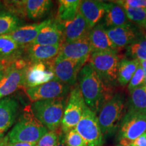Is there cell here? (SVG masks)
I'll return each mask as SVG.
<instances>
[{
	"label": "cell",
	"instance_id": "cell-37",
	"mask_svg": "<svg viewBox=\"0 0 146 146\" xmlns=\"http://www.w3.org/2000/svg\"><path fill=\"white\" fill-rule=\"evenodd\" d=\"M36 143H27V142H14L10 143L8 142L9 146H35Z\"/></svg>",
	"mask_w": 146,
	"mask_h": 146
},
{
	"label": "cell",
	"instance_id": "cell-16",
	"mask_svg": "<svg viewBox=\"0 0 146 146\" xmlns=\"http://www.w3.org/2000/svg\"><path fill=\"white\" fill-rule=\"evenodd\" d=\"M60 45H43L31 44L23 46L27 59L31 63L47 62L54 60L58 55Z\"/></svg>",
	"mask_w": 146,
	"mask_h": 146
},
{
	"label": "cell",
	"instance_id": "cell-28",
	"mask_svg": "<svg viewBox=\"0 0 146 146\" xmlns=\"http://www.w3.org/2000/svg\"><path fill=\"white\" fill-rule=\"evenodd\" d=\"M21 23V19L16 16L5 11L1 12L0 13V36L12 33L20 27Z\"/></svg>",
	"mask_w": 146,
	"mask_h": 146
},
{
	"label": "cell",
	"instance_id": "cell-34",
	"mask_svg": "<svg viewBox=\"0 0 146 146\" xmlns=\"http://www.w3.org/2000/svg\"><path fill=\"white\" fill-rule=\"evenodd\" d=\"M59 135L56 131H48L36 143L35 146H57Z\"/></svg>",
	"mask_w": 146,
	"mask_h": 146
},
{
	"label": "cell",
	"instance_id": "cell-45",
	"mask_svg": "<svg viewBox=\"0 0 146 146\" xmlns=\"http://www.w3.org/2000/svg\"><path fill=\"white\" fill-rule=\"evenodd\" d=\"M1 96H0V101H1Z\"/></svg>",
	"mask_w": 146,
	"mask_h": 146
},
{
	"label": "cell",
	"instance_id": "cell-9",
	"mask_svg": "<svg viewBox=\"0 0 146 146\" xmlns=\"http://www.w3.org/2000/svg\"><path fill=\"white\" fill-rule=\"evenodd\" d=\"M88 146H102L103 134L98 123V116L86 105L81 120L75 128Z\"/></svg>",
	"mask_w": 146,
	"mask_h": 146
},
{
	"label": "cell",
	"instance_id": "cell-44",
	"mask_svg": "<svg viewBox=\"0 0 146 146\" xmlns=\"http://www.w3.org/2000/svg\"><path fill=\"white\" fill-rule=\"evenodd\" d=\"M1 137H3V135L0 134V138H1Z\"/></svg>",
	"mask_w": 146,
	"mask_h": 146
},
{
	"label": "cell",
	"instance_id": "cell-19",
	"mask_svg": "<svg viewBox=\"0 0 146 146\" xmlns=\"http://www.w3.org/2000/svg\"><path fill=\"white\" fill-rule=\"evenodd\" d=\"M51 21L48 19L41 23L22 25L8 35L22 46L31 44L35 40L41 29Z\"/></svg>",
	"mask_w": 146,
	"mask_h": 146
},
{
	"label": "cell",
	"instance_id": "cell-35",
	"mask_svg": "<svg viewBox=\"0 0 146 146\" xmlns=\"http://www.w3.org/2000/svg\"><path fill=\"white\" fill-rule=\"evenodd\" d=\"M115 2L125 5L133 8L146 9V0H126V1H116Z\"/></svg>",
	"mask_w": 146,
	"mask_h": 146
},
{
	"label": "cell",
	"instance_id": "cell-12",
	"mask_svg": "<svg viewBox=\"0 0 146 146\" xmlns=\"http://www.w3.org/2000/svg\"><path fill=\"white\" fill-rule=\"evenodd\" d=\"M51 61L31 63L25 70L23 86L25 89H28L55 79L54 73L51 67Z\"/></svg>",
	"mask_w": 146,
	"mask_h": 146
},
{
	"label": "cell",
	"instance_id": "cell-11",
	"mask_svg": "<svg viewBox=\"0 0 146 146\" xmlns=\"http://www.w3.org/2000/svg\"><path fill=\"white\" fill-rule=\"evenodd\" d=\"M70 89V86L55 78L39 86L26 89V94L31 101L35 102L40 100L64 98Z\"/></svg>",
	"mask_w": 146,
	"mask_h": 146
},
{
	"label": "cell",
	"instance_id": "cell-33",
	"mask_svg": "<svg viewBox=\"0 0 146 146\" xmlns=\"http://www.w3.org/2000/svg\"><path fill=\"white\" fill-rule=\"evenodd\" d=\"M65 141L68 146H88L75 129L66 133Z\"/></svg>",
	"mask_w": 146,
	"mask_h": 146
},
{
	"label": "cell",
	"instance_id": "cell-22",
	"mask_svg": "<svg viewBox=\"0 0 146 146\" xmlns=\"http://www.w3.org/2000/svg\"><path fill=\"white\" fill-rule=\"evenodd\" d=\"M23 46L10 36H0V62L5 66L21 56Z\"/></svg>",
	"mask_w": 146,
	"mask_h": 146
},
{
	"label": "cell",
	"instance_id": "cell-8",
	"mask_svg": "<svg viewBox=\"0 0 146 146\" xmlns=\"http://www.w3.org/2000/svg\"><path fill=\"white\" fill-rule=\"evenodd\" d=\"M86 105L77 83L71 89L64 111L62 120V130L64 133L74 129L81 120L83 110Z\"/></svg>",
	"mask_w": 146,
	"mask_h": 146
},
{
	"label": "cell",
	"instance_id": "cell-27",
	"mask_svg": "<svg viewBox=\"0 0 146 146\" xmlns=\"http://www.w3.org/2000/svg\"><path fill=\"white\" fill-rule=\"evenodd\" d=\"M128 111L146 113V87L141 86L130 91Z\"/></svg>",
	"mask_w": 146,
	"mask_h": 146
},
{
	"label": "cell",
	"instance_id": "cell-26",
	"mask_svg": "<svg viewBox=\"0 0 146 146\" xmlns=\"http://www.w3.org/2000/svg\"><path fill=\"white\" fill-rule=\"evenodd\" d=\"M52 1L49 0H27V16L32 20L43 17L52 7Z\"/></svg>",
	"mask_w": 146,
	"mask_h": 146
},
{
	"label": "cell",
	"instance_id": "cell-29",
	"mask_svg": "<svg viewBox=\"0 0 146 146\" xmlns=\"http://www.w3.org/2000/svg\"><path fill=\"white\" fill-rule=\"evenodd\" d=\"M127 54L133 60H146V38L139 37L127 47Z\"/></svg>",
	"mask_w": 146,
	"mask_h": 146
},
{
	"label": "cell",
	"instance_id": "cell-10",
	"mask_svg": "<svg viewBox=\"0 0 146 146\" xmlns=\"http://www.w3.org/2000/svg\"><path fill=\"white\" fill-rule=\"evenodd\" d=\"M85 65L82 61L58 57L51 61L55 78L70 87L76 84L79 72Z\"/></svg>",
	"mask_w": 146,
	"mask_h": 146
},
{
	"label": "cell",
	"instance_id": "cell-1",
	"mask_svg": "<svg viewBox=\"0 0 146 146\" xmlns=\"http://www.w3.org/2000/svg\"><path fill=\"white\" fill-rule=\"evenodd\" d=\"M78 80L85 104L98 114L103 106L114 96L111 86L102 81L89 64L81 68Z\"/></svg>",
	"mask_w": 146,
	"mask_h": 146
},
{
	"label": "cell",
	"instance_id": "cell-3",
	"mask_svg": "<svg viewBox=\"0 0 146 146\" xmlns=\"http://www.w3.org/2000/svg\"><path fill=\"white\" fill-rule=\"evenodd\" d=\"M48 132L45 127L33 114L25 112L14 125L6 138L8 142H27L36 143L45 133Z\"/></svg>",
	"mask_w": 146,
	"mask_h": 146
},
{
	"label": "cell",
	"instance_id": "cell-25",
	"mask_svg": "<svg viewBox=\"0 0 146 146\" xmlns=\"http://www.w3.org/2000/svg\"><path fill=\"white\" fill-rule=\"evenodd\" d=\"M139 62L138 60H121L119 62L117 72V82L121 86H126L130 82L135 72Z\"/></svg>",
	"mask_w": 146,
	"mask_h": 146
},
{
	"label": "cell",
	"instance_id": "cell-17",
	"mask_svg": "<svg viewBox=\"0 0 146 146\" xmlns=\"http://www.w3.org/2000/svg\"><path fill=\"white\" fill-rule=\"evenodd\" d=\"M88 38L93 52H119L108 35L105 25H97L91 30Z\"/></svg>",
	"mask_w": 146,
	"mask_h": 146
},
{
	"label": "cell",
	"instance_id": "cell-40",
	"mask_svg": "<svg viewBox=\"0 0 146 146\" xmlns=\"http://www.w3.org/2000/svg\"><path fill=\"white\" fill-rule=\"evenodd\" d=\"M0 146H9L8 141L6 137H3L0 138Z\"/></svg>",
	"mask_w": 146,
	"mask_h": 146
},
{
	"label": "cell",
	"instance_id": "cell-23",
	"mask_svg": "<svg viewBox=\"0 0 146 146\" xmlns=\"http://www.w3.org/2000/svg\"><path fill=\"white\" fill-rule=\"evenodd\" d=\"M105 26L112 28L129 23L125 11L121 5L115 1L105 3Z\"/></svg>",
	"mask_w": 146,
	"mask_h": 146
},
{
	"label": "cell",
	"instance_id": "cell-2",
	"mask_svg": "<svg viewBox=\"0 0 146 146\" xmlns=\"http://www.w3.org/2000/svg\"><path fill=\"white\" fill-rule=\"evenodd\" d=\"M65 98L33 102L34 116L50 131H56L61 125L65 108Z\"/></svg>",
	"mask_w": 146,
	"mask_h": 146
},
{
	"label": "cell",
	"instance_id": "cell-24",
	"mask_svg": "<svg viewBox=\"0 0 146 146\" xmlns=\"http://www.w3.org/2000/svg\"><path fill=\"white\" fill-rule=\"evenodd\" d=\"M79 0H60L58 1L57 23L63 24L72 21L78 13L80 3Z\"/></svg>",
	"mask_w": 146,
	"mask_h": 146
},
{
	"label": "cell",
	"instance_id": "cell-13",
	"mask_svg": "<svg viewBox=\"0 0 146 146\" xmlns=\"http://www.w3.org/2000/svg\"><path fill=\"white\" fill-rule=\"evenodd\" d=\"M92 52L89 38L87 36L70 43L63 42L60 45L59 53L56 57L78 60L86 63L89 61Z\"/></svg>",
	"mask_w": 146,
	"mask_h": 146
},
{
	"label": "cell",
	"instance_id": "cell-31",
	"mask_svg": "<svg viewBox=\"0 0 146 146\" xmlns=\"http://www.w3.org/2000/svg\"><path fill=\"white\" fill-rule=\"evenodd\" d=\"M5 12L13 14L21 19L27 16L26 1H5L3 3Z\"/></svg>",
	"mask_w": 146,
	"mask_h": 146
},
{
	"label": "cell",
	"instance_id": "cell-20",
	"mask_svg": "<svg viewBox=\"0 0 146 146\" xmlns=\"http://www.w3.org/2000/svg\"><path fill=\"white\" fill-rule=\"evenodd\" d=\"M19 104L16 99L6 97L0 101V134L3 135L15 121Z\"/></svg>",
	"mask_w": 146,
	"mask_h": 146
},
{
	"label": "cell",
	"instance_id": "cell-38",
	"mask_svg": "<svg viewBox=\"0 0 146 146\" xmlns=\"http://www.w3.org/2000/svg\"><path fill=\"white\" fill-rule=\"evenodd\" d=\"M140 63H141V65L142 66V68H143V72H144V83L143 86L146 87V60H144V61H139Z\"/></svg>",
	"mask_w": 146,
	"mask_h": 146
},
{
	"label": "cell",
	"instance_id": "cell-5",
	"mask_svg": "<svg viewBox=\"0 0 146 146\" xmlns=\"http://www.w3.org/2000/svg\"><path fill=\"white\" fill-rule=\"evenodd\" d=\"M119 62L117 52H93L89 59V64L91 68L102 81L110 86L117 81Z\"/></svg>",
	"mask_w": 146,
	"mask_h": 146
},
{
	"label": "cell",
	"instance_id": "cell-46",
	"mask_svg": "<svg viewBox=\"0 0 146 146\" xmlns=\"http://www.w3.org/2000/svg\"><path fill=\"white\" fill-rule=\"evenodd\" d=\"M118 146H122V145H118Z\"/></svg>",
	"mask_w": 146,
	"mask_h": 146
},
{
	"label": "cell",
	"instance_id": "cell-4",
	"mask_svg": "<svg viewBox=\"0 0 146 146\" xmlns=\"http://www.w3.org/2000/svg\"><path fill=\"white\" fill-rule=\"evenodd\" d=\"M125 98L121 93L115 94L103 106L98 115L102 134L110 135L116 131L125 116Z\"/></svg>",
	"mask_w": 146,
	"mask_h": 146
},
{
	"label": "cell",
	"instance_id": "cell-21",
	"mask_svg": "<svg viewBox=\"0 0 146 146\" xmlns=\"http://www.w3.org/2000/svg\"><path fill=\"white\" fill-rule=\"evenodd\" d=\"M63 42L62 29L57 22L50 21L41 29L33 44L43 45H61Z\"/></svg>",
	"mask_w": 146,
	"mask_h": 146
},
{
	"label": "cell",
	"instance_id": "cell-39",
	"mask_svg": "<svg viewBox=\"0 0 146 146\" xmlns=\"http://www.w3.org/2000/svg\"><path fill=\"white\" fill-rule=\"evenodd\" d=\"M57 146H68L65 141L64 137L59 136V141H58Z\"/></svg>",
	"mask_w": 146,
	"mask_h": 146
},
{
	"label": "cell",
	"instance_id": "cell-14",
	"mask_svg": "<svg viewBox=\"0 0 146 146\" xmlns=\"http://www.w3.org/2000/svg\"><path fill=\"white\" fill-rule=\"evenodd\" d=\"M59 25L62 29L63 42L65 43L76 41L87 37L91 30L89 24L79 12L72 21Z\"/></svg>",
	"mask_w": 146,
	"mask_h": 146
},
{
	"label": "cell",
	"instance_id": "cell-36",
	"mask_svg": "<svg viewBox=\"0 0 146 146\" xmlns=\"http://www.w3.org/2000/svg\"><path fill=\"white\" fill-rule=\"evenodd\" d=\"M130 146H146V133L137 138Z\"/></svg>",
	"mask_w": 146,
	"mask_h": 146
},
{
	"label": "cell",
	"instance_id": "cell-30",
	"mask_svg": "<svg viewBox=\"0 0 146 146\" xmlns=\"http://www.w3.org/2000/svg\"><path fill=\"white\" fill-rule=\"evenodd\" d=\"M118 4L124 8L129 21L146 29V9L133 8L120 3Z\"/></svg>",
	"mask_w": 146,
	"mask_h": 146
},
{
	"label": "cell",
	"instance_id": "cell-41",
	"mask_svg": "<svg viewBox=\"0 0 146 146\" xmlns=\"http://www.w3.org/2000/svg\"><path fill=\"white\" fill-rule=\"evenodd\" d=\"M4 69H5L4 64H3L2 62H0V71L4 70Z\"/></svg>",
	"mask_w": 146,
	"mask_h": 146
},
{
	"label": "cell",
	"instance_id": "cell-43",
	"mask_svg": "<svg viewBox=\"0 0 146 146\" xmlns=\"http://www.w3.org/2000/svg\"><path fill=\"white\" fill-rule=\"evenodd\" d=\"M3 9V3H1V1H0V11Z\"/></svg>",
	"mask_w": 146,
	"mask_h": 146
},
{
	"label": "cell",
	"instance_id": "cell-15",
	"mask_svg": "<svg viewBox=\"0 0 146 146\" xmlns=\"http://www.w3.org/2000/svg\"><path fill=\"white\" fill-rule=\"evenodd\" d=\"M109 38L118 50L127 47L139 37L136 27L129 23L123 26L107 29Z\"/></svg>",
	"mask_w": 146,
	"mask_h": 146
},
{
	"label": "cell",
	"instance_id": "cell-6",
	"mask_svg": "<svg viewBox=\"0 0 146 146\" xmlns=\"http://www.w3.org/2000/svg\"><path fill=\"white\" fill-rule=\"evenodd\" d=\"M120 145L130 146L137 138L146 133V113L128 111L119 125Z\"/></svg>",
	"mask_w": 146,
	"mask_h": 146
},
{
	"label": "cell",
	"instance_id": "cell-18",
	"mask_svg": "<svg viewBox=\"0 0 146 146\" xmlns=\"http://www.w3.org/2000/svg\"><path fill=\"white\" fill-rule=\"evenodd\" d=\"M104 2L96 0H85L80 3L79 13L92 29L105 16L106 7Z\"/></svg>",
	"mask_w": 146,
	"mask_h": 146
},
{
	"label": "cell",
	"instance_id": "cell-7",
	"mask_svg": "<svg viewBox=\"0 0 146 146\" xmlns=\"http://www.w3.org/2000/svg\"><path fill=\"white\" fill-rule=\"evenodd\" d=\"M30 64V62L20 57L5 66L4 74L0 81V96L1 98L13 94L23 86L24 72Z\"/></svg>",
	"mask_w": 146,
	"mask_h": 146
},
{
	"label": "cell",
	"instance_id": "cell-32",
	"mask_svg": "<svg viewBox=\"0 0 146 146\" xmlns=\"http://www.w3.org/2000/svg\"><path fill=\"white\" fill-rule=\"evenodd\" d=\"M144 83V72L140 62H139L135 72L131 78L130 82L128 84V90L129 92L139 87L143 86Z\"/></svg>",
	"mask_w": 146,
	"mask_h": 146
},
{
	"label": "cell",
	"instance_id": "cell-42",
	"mask_svg": "<svg viewBox=\"0 0 146 146\" xmlns=\"http://www.w3.org/2000/svg\"><path fill=\"white\" fill-rule=\"evenodd\" d=\"M3 74H4V70L0 71V81H1V80L2 79V78H3Z\"/></svg>",
	"mask_w": 146,
	"mask_h": 146
}]
</instances>
